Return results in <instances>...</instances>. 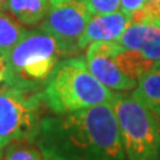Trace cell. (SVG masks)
<instances>
[{"mask_svg":"<svg viewBox=\"0 0 160 160\" xmlns=\"http://www.w3.org/2000/svg\"><path fill=\"white\" fill-rule=\"evenodd\" d=\"M40 91L11 87L0 88V151L16 140L32 142L43 118Z\"/></svg>","mask_w":160,"mask_h":160,"instance_id":"cell-5","label":"cell"},{"mask_svg":"<svg viewBox=\"0 0 160 160\" xmlns=\"http://www.w3.org/2000/svg\"><path fill=\"white\" fill-rule=\"evenodd\" d=\"M64 55L51 35L33 29L20 39L6 56V80L11 87L40 91Z\"/></svg>","mask_w":160,"mask_h":160,"instance_id":"cell-3","label":"cell"},{"mask_svg":"<svg viewBox=\"0 0 160 160\" xmlns=\"http://www.w3.org/2000/svg\"><path fill=\"white\" fill-rule=\"evenodd\" d=\"M131 23V18L120 9L113 12L92 15L80 38V49L96 42H115Z\"/></svg>","mask_w":160,"mask_h":160,"instance_id":"cell-9","label":"cell"},{"mask_svg":"<svg viewBox=\"0 0 160 160\" xmlns=\"http://www.w3.org/2000/svg\"><path fill=\"white\" fill-rule=\"evenodd\" d=\"M0 160H2V155H0Z\"/></svg>","mask_w":160,"mask_h":160,"instance_id":"cell-20","label":"cell"},{"mask_svg":"<svg viewBox=\"0 0 160 160\" xmlns=\"http://www.w3.org/2000/svg\"><path fill=\"white\" fill-rule=\"evenodd\" d=\"M146 0H120V11L128 15L129 18H135L144 9Z\"/></svg>","mask_w":160,"mask_h":160,"instance_id":"cell-15","label":"cell"},{"mask_svg":"<svg viewBox=\"0 0 160 160\" xmlns=\"http://www.w3.org/2000/svg\"><path fill=\"white\" fill-rule=\"evenodd\" d=\"M40 95L46 108L56 115L111 104L115 98V92L91 73L83 56L59 60L40 89Z\"/></svg>","mask_w":160,"mask_h":160,"instance_id":"cell-2","label":"cell"},{"mask_svg":"<svg viewBox=\"0 0 160 160\" xmlns=\"http://www.w3.org/2000/svg\"><path fill=\"white\" fill-rule=\"evenodd\" d=\"M44 160H48V159H44Z\"/></svg>","mask_w":160,"mask_h":160,"instance_id":"cell-21","label":"cell"},{"mask_svg":"<svg viewBox=\"0 0 160 160\" xmlns=\"http://www.w3.org/2000/svg\"><path fill=\"white\" fill-rule=\"evenodd\" d=\"M3 2H4V0H0V4H2V3H3Z\"/></svg>","mask_w":160,"mask_h":160,"instance_id":"cell-19","label":"cell"},{"mask_svg":"<svg viewBox=\"0 0 160 160\" xmlns=\"http://www.w3.org/2000/svg\"><path fill=\"white\" fill-rule=\"evenodd\" d=\"M115 42L151 64L160 62V20L140 12L132 18L122 36Z\"/></svg>","mask_w":160,"mask_h":160,"instance_id":"cell-7","label":"cell"},{"mask_svg":"<svg viewBox=\"0 0 160 160\" xmlns=\"http://www.w3.org/2000/svg\"><path fill=\"white\" fill-rule=\"evenodd\" d=\"M43 153L33 142L16 140L4 148L2 160H43Z\"/></svg>","mask_w":160,"mask_h":160,"instance_id":"cell-13","label":"cell"},{"mask_svg":"<svg viewBox=\"0 0 160 160\" xmlns=\"http://www.w3.org/2000/svg\"><path fill=\"white\" fill-rule=\"evenodd\" d=\"M6 73H7V67H6V58L0 56V84L4 83L6 80Z\"/></svg>","mask_w":160,"mask_h":160,"instance_id":"cell-17","label":"cell"},{"mask_svg":"<svg viewBox=\"0 0 160 160\" xmlns=\"http://www.w3.org/2000/svg\"><path fill=\"white\" fill-rule=\"evenodd\" d=\"M87 67L91 73L104 87L115 92L133 91L138 86L136 80L123 72L116 60L112 58L106 42H96L87 47L86 51Z\"/></svg>","mask_w":160,"mask_h":160,"instance_id":"cell-8","label":"cell"},{"mask_svg":"<svg viewBox=\"0 0 160 160\" xmlns=\"http://www.w3.org/2000/svg\"><path fill=\"white\" fill-rule=\"evenodd\" d=\"M27 31L28 29L24 28L22 23L0 8V56L6 58Z\"/></svg>","mask_w":160,"mask_h":160,"instance_id":"cell-12","label":"cell"},{"mask_svg":"<svg viewBox=\"0 0 160 160\" xmlns=\"http://www.w3.org/2000/svg\"><path fill=\"white\" fill-rule=\"evenodd\" d=\"M142 12L160 20V0H146V6Z\"/></svg>","mask_w":160,"mask_h":160,"instance_id":"cell-16","label":"cell"},{"mask_svg":"<svg viewBox=\"0 0 160 160\" xmlns=\"http://www.w3.org/2000/svg\"><path fill=\"white\" fill-rule=\"evenodd\" d=\"M112 109L116 116L127 160H160V118L132 93L115 92Z\"/></svg>","mask_w":160,"mask_h":160,"instance_id":"cell-4","label":"cell"},{"mask_svg":"<svg viewBox=\"0 0 160 160\" xmlns=\"http://www.w3.org/2000/svg\"><path fill=\"white\" fill-rule=\"evenodd\" d=\"M91 15L107 13L120 9V0H84Z\"/></svg>","mask_w":160,"mask_h":160,"instance_id":"cell-14","label":"cell"},{"mask_svg":"<svg viewBox=\"0 0 160 160\" xmlns=\"http://www.w3.org/2000/svg\"><path fill=\"white\" fill-rule=\"evenodd\" d=\"M92 15L84 0H68L51 6L39 29L56 40L64 58L75 56L80 49V38Z\"/></svg>","mask_w":160,"mask_h":160,"instance_id":"cell-6","label":"cell"},{"mask_svg":"<svg viewBox=\"0 0 160 160\" xmlns=\"http://www.w3.org/2000/svg\"><path fill=\"white\" fill-rule=\"evenodd\" d=\"M132 96L160 118V62L153 63L139 79Z\"/></svg>","mask_w":160,"mask_h":160,"instance_id":"cell-11","label":"cell"},{"mask_svg":"<svg viewBox=\"0 0 160 160\" xmlns=\"http://www.w3.org/2000/svg\"><path fill=\"white\" fill-rule=\"evenodd\" d=\"M32 142L48 160H127L111 104L46 115Z\"/></svg>","mask_w":160,"mask_h":160,"instance_id":"cell-1","label":"cell"},{"mask_svg":"<svg viewBox=\"0 0 160 160\" xmlns=\"http://www.w3.org/2000/svg\"><path fill=\"white\" fill-rule=\"evenodd\" d=\"M0 8L24 26H38L51 8L49 0H4Z\"/></svg>","mask_w":160,"mask_h":160,"instance_id":"cell-10","label":"cell"},{"mask_svg":"<svg viewBox=\"0 0 160 160\" xmlns=\"http://www.w3.org/2000/svg\"><path fill=\"white\" fill-rule=\"evenodd\" d=\"M68 0H49L51 6H58V4H62V3H66Z\"/></svg>","mask_w":160,"mask_h":160,"instance_id":"cell-18","label":"cell"}]
</instances>
